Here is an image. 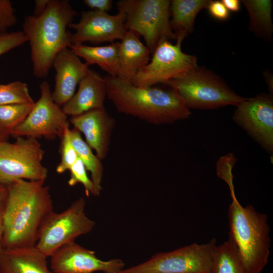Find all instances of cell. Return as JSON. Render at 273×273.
<instances>
[{
  "label": "cell",
  "mask_w": 273,
  "mask_h": 273,
  "mask_svg": "<svg viewBox=\"0 0 273 273\" xmlns=\"http://www.w3.org/2000/svg\"><path fill=\"white\" fill-rule=\"evenodd\" d=\"M53 211L44 181L18 180L8 186L3 212L4 249L35 246L40 227Z\"/></svg>",
  "instance_id": "cell-1"
},
{
  "label": "cell",
  "mask_w": 273,
  "mask_h": 273,
  "mask_svg": "<svg viewBox=\"0 0 273 273\" xmlns=\"http://www.w3.org/2000/svg\"><path fill=\"white\" fill-rule=\"evenodd\" d=\"M104 78L107 97L119 113L153 124L172 123L191 115L183 100L171 88L137 86L108 75Z\"/></svg>",
  "instance_id": "cell-2"
},
{
  "label": "cell",
  "mask_w": 273,
  "mask_h": 273,
  "mask_svg": "<svg viewBox=\"0 0 273 273\" xmlns=\"http://www.w3.org/2000/svg\"><path fill=\"white\" fill-rule=\"evenodd\" d=\"M77 15L68 1L50 0L41 15L25 18L23 32L29 42L34 76L46 77L57 54L72 45L67 28Z\"/></svg>",
  "instance_id": "cell-3"
},
{
  "label": "cell",
  "mask_w": 273,
  "mask_h": 273,
  "mask_svg": "<svg viewBox=\"0 0 273 273\" xmlns=\"http://www.w3.org/2000/svg\"><path fill=\"white\" fill-rule=\"evenodd\" d=\"M232 203L228 210L229 240L236 247L248 273H261L270 253L269 226L267 215L251 205L243 206L230 190Z\"/></svg>",
  "instance_id": "cell-4"
},
{
  "label": "cell",
  "mask_w": 273,
  "mask_h": 273,
  "mask_svg": "<svg viewBox=\"0 0 273 273\" xmlns=\"http://www.w3.org/2000/svg\"><path fill=\"white\" fill-rule=\"evenodd\" d=\"M165 84L180 97L189 109L237 106L245 99L236 94L213 72L198 66Z\"/></svg>",
  "instance_id": "cell-5"
},
{
  "label": "cell",
  "mask_w": 273,
  "mask_h": 273,
  "mask_svg": "<svg viewBox=\"0 0 273 273\" xmlns=\"http://www.w3.org/2000/svg\"><path fill=\"white\" fill-rule=\"evenodd\" d=\"M116 5L125 15V30L142 36L151 54L161 42L176 39L170 24V1L120 0Z\"/></svg>",
  "instance_id": "cell-6"
},
{
  "label": "cell",
  "mask_w": 273,
  "mask_h": 273,
  "mask_svg": "<svg viewBox=\"0 0 273 273\" xmlns=\"http://www.w3.org/2000/svg\"><path fill=\"white\" fill-rule=\"evenodd\" d=\"M85 205L81 197L64 211L49 213L40 227L36 249L47 257H51L60 247L89 233L96 223L86 215Z\"/></svg>",
  "instance_id": "cell-7"
},
{
  "label": "cell",
  "mask_w": 273,
  "mask_h": 273,
  "mask_svg": "<svg viewBox=\"0 0 273 273\" xmlns=\"http://www.w3.org/2000/svg\"><path fill=\"white\" fill-rule=\"evenodd\" d=\"M44 153L35 138L0 141V184L8 186L19 179L45 181L48 171L42 163Z\"/></svg>",
  "instance_id": "cell-8"
},
{
  "label": "cell",
  "mask_w": 273,
  "mask_h": 273,
  "mask_svg": "<svg viewBox=\"0 0 273 273\" xmlns=\"http://www.w3.org/2000/svg\"><path fill=\"white\" fill-rule=\"evenodd\" d=\"M215 239L208 243L191 244L153 255L136 265L117 273H209Z\"/></svg>",
  "instance_id": "cell-9"
},
{
  "label": "cell",
  "mask_w": 273,
  "mask_h": 273,
  "mask_svg": "<svg viewBox=\"0 0 273 273\" xmlns=\"http://www.w3.org/2000/svg\"><path fill=\"white\" fill-rule=\"evenodd\" d=\"M182 42L176 40L174 44L168 40L161 42L152 54L150 61L135 75L130 82L142 87L165 84L197 67V58L181 51Z\"/></svg>",
  "instance_id": "cell-10"
},
{
  "label": "cell",
  "mask_w": 273,
  "mask_h": 273,
  "mask_svg": "<svg viewBox=\"0 0 273 273\" xmlns=\"http://www.w3.org/2000/svg\"><path fill=\"white\" fill-rule=\"evenodd\" d=\"M40 97L25 120L12 132L14 138L44 137L60 139L65 129L69 127L67 115L53 101L49 83L43 81L40 85Z\"/></svg>",
  "instance_id": "cell-11"
},
{
  "label": "cell",
  "mask_w": 273,
  "mask_h": 273,
  "mask_svg": "<svg viewBox=\"0 0 273 273\" xmlns=\"http://www.w3.org/2000/svg\"><path fill=\"white\" fill-rule=\"evenodd\" d=\"M125 15L121 11L114 15L96 10L83 11L78 22L69 27L75 30L71 33L72 45L88 42L94 44L113 43L121 40L126 31L124 27Z\"/></svg>",
  "instance_id": "cell-12"
},
{
  "label": "cell",
  "mask_w": 273,
  "mask_h": 273,
  "mask_svg": "<svg viewBox=\"0 0 273 273\" xmlns=\"http://www.w3.org/2000/svg\"><path fill=\"white\" fill-rule=\"evenodd\" d=\"M51 257V267L55 273H117L125 266L119 258L102 260L94 251L75 242L60 247Z\"/></svg>",
  "instance_id": "cell-13"
},
{
  "label": "cell",
  "mask_w": 273,
  "mask_h": 273,
  "mask_svg": "<svg viewBox=\"0 0 273 273\" xmlns=\"http://www.w3.org/2000/svg\"><path fill=\"white\" fill-rule=\"evenodd\" d=\"M234 119L262 146L269 152L273 148V101L261 94L245 98L238 106Z\"/></svg>",
  "instance_id": "cell-14"
},
{
  "label": "cell",
  "mask_w": 273,
  "mask_h": 273,
  "mask_svg": "<svg viewBox=\"0 0 273 273\" xmlns=\"http://www.w3.org/2000/svg\"><path fill=\"white\" fill-rule=\"evenodd\" d=\"M69 121L83 134L85 142L95 151L96 155L101 160L105 159L109 153L115 120L105 107L71 116Z\"/></svg>",
  "instance_id": "cell-15"
},
{
  "label": "cell",
  "mask_w": 273,
  "mask_h": 273,
  "mask_svg": "<svg viewBox=\"0 0 273 273\" xmlns=\"http://www.w3.org/2000/svg\"><path fill=\"white\" fill-rule=\"evenodd\" d=\"M52 67L56 74L52 96L55 103L61 107L74 96L77 85L87 73L89 66L70 48H65L56 56Z\"/></svg>",
  "instance_id": "cell-16"
},
{
  "label": "cell",
  "mask_w": 273,
  "mask_h": 273,
  "mask_svg": "<svg viewBox=\"0 0 273 273\" xmlns=\"http://www.w3.org/2000/svg\"><path fill=\"white\" fill-rule=\"evenodd\" d=\"M78 85L76 93L62 108L67 116H74L91 110L104 107L107 97L104 77L89 69Z\"/></svg>",
  "instance_id": "cell-17"
},
{
  "label": "cell",
  "mask_w": 273,
  "mask_h": 273,
  "mask_svg": "<svg viewBox=\"0 0 273 273\" xmlns=\"http://www.w3.org/2000/svg\"><path fill=\"white\" fill-rule=\"evenodd\" d=\"M136 33L126 30L119 42V71L117 77L130 81L150 60V52Z\"/></svg>",
  "instance_id": "cell-18"
},
{
  "label": "cell",
  "mask_w": 273,
  "mask_h": 273,
  "mask_svg": "<svg viewBox=\"0 0 273 273\" xmlns=\"http://www.w3.org/2000/svg\"><path fill=\"white\" fill-rule=\"evenodd\" d=\"M47 257L35 246L4 249L0 255V273H53Z\"/></svg>",
  "instance_id": "cell-19"
},
{
  "label": "cell",
  "mask_w": 273,
  "mask_h": 273,
  "mask_svg": "<svg viewBox=\"0 0 273 273\" xmlns=\"http://www.w3.org/2000/svg\"><path fill=\"white\" fill-rule=\"evenodd\" d=\"M207 0L170 1L171 29L176 40H183L194 29L195 19L198 13L207 8Z\"/></svg>",
  "instance_id": "cell-20"
},
{
  "label": "cell",
  "mask_w": 273,
  "mask_h": 273,
  "mask_svg": "<svg viewBox=\"0 0 273 273\" xmlns=\"http://www.w3.org/2000/svg\"><path fill=\"white\" fill-rule=\"evenodd\" d=\"M70 49L88 66L96 64L111 76H117L119 71V42L104 46L72 45Z\"/></svg>",
  "instance_id": "cell-21"
},
{
  "label": "cell",
  "mask_w": 273,
  "mask_h": 273,
  "mask_svg": "<svg viewBox=\"0 0 273 273\" xmlns=\"http://www.w3.org/2000/svg\"><path fill=\"white\" fill-rule=\"evenodd\" d=\"M242 2L248 13L250 31L259 37L271 40L273 33L271 1L244 0Z\"/></svg>",
  "instance_id": "cell-22"
},
{
  "label": "cell",
  "mask_w": 273,
  "mask_h": 273,
  "mask_svg": "<svg viewBox=\"0 0 273 273\" xmlns=\"http://www.w3.org/2000/svg\"><path fill=\"white\" fill-rule=\"evenodd\" d=\"M70 137L78 157L83 163L86 170L91 173V179L95 190V196H99L102 190V181L104 168L101 160L92 151L84 141L81 132L73 127L70 130Z\"/></svg>",
  "instance_id": "cell-23"
},
{
  "label": "cell",
  "mask_w": 273,
  "mask_h": 273,
  "mask_svg": "<svg viewBox=\"0 0 273 273\" xmlns=\"http://www.w3.org/2000/svg\"><path fill=\"white\" fill-rule=\"evenodd\" d=\"M209 273H248L236 247L229 239L214 246Z\"/></svg>",
  "instance_id": "cell-24"
},
{
  "label": "cell",
  "mask_w": 273,
  "mask_h": 273,
  "mask_svg": "<svg viewBox=\"0 0 273 273\" xmlns=\"http://www.w3.org/2000/svg\"><path fill=\"white\" fill-rule=\"evenodd\" d=\"M34 104L1 105L0 133L8 139L14 129L26 118Z\"/></svg>",
  "instance_id": "cell-25"
},
{
  "label": "cell",
  "mask_w": 273,
  "mask_h": 273,
  "mask_svg": "<svg viewBox=\"0 0 273 273\" xmlns=\"http://www.w3.org/2000/svg\"><path fill=\"white\" fill-rule=\"evenodd\" d=\"M34 103L26 83L16 81L6 84H0V106Z\"/></svg>",
  "instance_id": "cell-26"
},
{
  "label": "cell",
  "mask_w": 273,
  "mask_h": 273,
  "mask_svg": "<svg viewBox=\"0 0 273 273\" xmlns=\"http://www.w3.org/2000/svg\"><path fill=\"white\" fill-rule=\"evenodd\" d=\"M70 130L69 127H67L61 139V158L56 167V171L58 173H63L69 170L78 157L71 142Z\"/></svg>",
  "instance_id": "cell-27"
},
{
  "label": "cell",
  "mask_w": 273,
  "mask_h": 273,
  "mask_svg": "<svg viewBox=\"0 0 273 273\" xmlns=\"http://www.w3.org/2000/svg\"><path fill=\"white\" fill-rule=\"evenodd\" d=\"M69 170L70 178L68 184L70 186L72 187L78 183L81 184L83 186L86 196L88 197L90 194L95 196L94 184L91 178L88 176L85 166L79 157Z\"/></svg>",
  "instance_id": "cell-28"
},
{
  "label": "cell",
  "mask_w": 273,
  "mask_h": 273,
  "mask_svg": "<svg viewBox=\"0 0 273 273\" xmlns=\"http://www.w3.org/2000/svg\"><path fill=\"white\" fill-rule=\"evenodd\" d=\"M26 42H28V38L23 31H13L0 34V56Z\"/></svg>",
  "instance_id": "cell-29"
},
{
  "label": "cell",
  "mask_w": 273,
  "mask_h": 273,
  "mask_svg": "<svg viewBox=\"0 0 273 273\" xmlns=\"http://www.w3.org/2000/svg\"><path fill=\"white\" fill-rule=\"evenodd\" d=\"M17 23V18L12 3L9 0H0V34L8 32Z\"/></svg>",
  "instance_id": "cell-30"
},
{
  "label": "cell",
  "mask_w": 273,
  "mask_h": 273,
  "mask_svg": "<svg viewBox=\"0 0 273 273\" xmlns=\"http://www.w3.org/2000/svg\"><path fill=\"white\" fill-rule=\"evenodd\" d=\"M206 8L209 14L217 20L224 21L229 17V11L221 1H209Z\"/></svg>",
  "instance_id": "cell-31"
},
{
  "label": "cell",
  "mask_w": 273,
  "mask_h": 273,
  "mask_svg": "<svg viewBox=\"0 0 273 273\" xmlns=\"http://www.w3.org/2000/svg\"><path fill=\"white\" fill-rule=\"evenodd\" d=\"M83 3L93 10L108 12L112 8L111 0H84Z\"/></svg>",
  "instance_id": "cell-32"
},
{
  "label": "cell",
  "mask_w": 273,
  "mask_h": 273,
  "mask_svg": "<svg viewBox=\"0 0 273 273\" xmlns=\"http://www.w3.org/2000/svg\"><path fill=\"white\" fill-rule=\"evenodd\" d=\"M50 0H35L33 16H38L41 15L47 9Z\"/></svg>",
  "instance_id": "cell-33"
},
{
  "label": "cell",
  "mask_w": 273,
  "mask_h": 273,
  "mask_svg": "<svg viewBox=\"0 0 273 273\" xmlns=\"http://www.w3.org/2000/svg\"><path fill=\"white\" fill-rule=\"evenodd\" d=\"M221 2L229 11L238 12L240 9V2L238 0H222Z\"/></svg>",
  "instance_id": "cell-34"
},
{
  "label": "cell",
  "mask_w": 273,
  "mask_h": 273,
  "mask_svg": "<svg viewBox=\"0 0 273 273\" xmlns=\"http://www.w3.org/2000/svg\"><path fill=\"white\" fill-rule=\"evenodd\" d=\"M4 203L0 204V255L3 251V247L2 245L3 238L4 235V221H3V212Z\"/></svg>",
  "instance_id": "cell-35"
},
{
  "label": "cell",
  "mask_w": 273,
  "mask_h": 273,
  "mask_svg": "<svg viewBox=\"0 0 273 273\" xmlns=\"http://www.w3.org/2000/svg\"><path fill=\"white\" fill-rule=\"evenodd\" d=\"M8 194V186L0 184V204L5 202Z\"/></svg>",
  "instance_id": "cell-36"
},
{
  "label": "cell",
  "mask_w": 273,
  "mask_h": 273,
  "mask_svg": "<svg viewBox=\"0 0 273 273\" xmlns=\"http://www.w3.org/2000/svg\"><path fill=\"white\" fill-rule=\"evenodd\" d=\"M7 140V139H6L5 137H4L1 133H0V141H6Z\"/></svg>",
  "instance_id": "cell-37"
}]
</instances>
